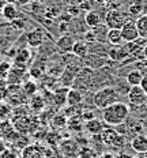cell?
Wrapping results in <instances>:
<instances>
[{"instance_id":"5bb4252c","label":"cell","mask_w":147,"mask_h":158,"mask_svg":"<svg viewBox=\"0 0 147 158\" xmlns=\"http://www.w3.org/2000/svg\"><path fill=\"white\" fill-rule=\"evenodd\" d=\"M84 23L89 29H93L98 26L100 23H104V16H101V14L97 11V10H90V11L86 12V15H84Z\"/></svg>"},{"instance_id":"4dcf8cb0","label":"cell","mask_w":147,"mask_h":158,"mask_svg":"<svg viewBox=\"0 0 147 158\" xmlns=\"http://www.w3.org/2000/svg\"><path fill=\"white\" fill-rule=\"evenodd\" d=\"M61 14V10L57 7V6H52V7H48L47 10H45V16H47L48 19H53V18H56V16H60Z\"/></svg>"},{"instance_id":"60d3db41","label":"cell","mask_w":147,"mask_h":158,"mask_svg":"<svg viewBox=\"0 0 147 158\" xmlns=\"http://www.w3.org/2000/svg\"><path fill=\"white\" fill-rule=\"evenodd\" d=\"M133 158H147V154H138V156Z\"/></svg>"},{"instance_id":"d6a6232c","label":"cell","mask_w":147,"mask_h":158,"mask_svg":"<svg viewBox=\"0 0 147 158\" xmlns=\"http://www.w3.org/2000/svg\"><path fill=\"white\" fill-rule=\"evenodd\" d=\"M55 123V126L57 127H64L65 124H67V117L64 116V114H57L56 117H53V120H52Z\"/></svg>"},{"instance_id":"3957f363","label":"cell","mask_w":147,"mask_h":158,"mask_svg":"<svg viewBox=\"0 0 147 158\" xmlns=\"http://www.w3.org/2000/svg\"><path fill=\"white\" fill-rule=\"evenodd\" d=\"M128 15L124 14L120 10H109L106 11L105 18H104V23L109 29H121L124 23L128 21Z\"/></svg>"},{"instance_id":"f1b7e54d","label":"cell","mask_w":147,"mask_h":158,"mask_svg":"<svg viewBox=\"0 0 147 158\" xmlns=\"http://www.w3.org/2000/svg\"><path fill=\"white\" fill-rule=\"evenodd\" d=\"M45 106V102H44V100H42V97L41 95H33L31 97V100H30V108L33 110H35V112H40L42 108Z\"/></svg>"},{"instance_id":"9c48e42d","label":"cell","mask_w":147,"mask_h":158,"mask_svg":"<svg viewBox=\"0 0 147 158\" xmlns=\"http://www.w3.org/2000/svg\"><path fill=\"white\" fill-rule=\"evenodd\" d=\"M106 127V124L104 123L100 118H91V120H87L86 123L83 124V130L86 131L89 135H93V136H97L104 131V128Z\"/></svg>"},{"instance_id":"e0dca14e","label":"cell","mask_w":147,"mask_h":158,"mask_svg":"<svg viewBox=\"0 0 147 158\" xmlns=\"http://www.w3.org/2000/svg\"><path fill=\"white\" fill-rule=\"evenodd\" d=\"M71 53L75 55L79 59H84L87 55H89V45H87V42L83 41V40H76V41L74 42V47H72Z\"/></svg>"},{"instance_id":"83f0119b","label":"cell","mask_w":147,"mask_h":158,"mask_svg":"<svg viewBox=\"0 0 147 158\" xmlns=\"http://www.w3.org/2000/svg\"><path fill=\"white\" fill-rule=\"evenodd\" d=\"M38 86L34 81H26L23 85V93L25 95H29V97H33V95L37 94Z\"/></svg>"},{"instance_id":"d4e9b609","label":"cell","mask_w":147,"mask_h":158,"mask_svg":"<svg viewBox=\"0 0 147 158\" xmlns=\"http://www.w3.org/2000/svg\"><path fill=\"white\" fill-rule=\"evenodd\" d=\"M68 90H70L68 87H63V89H57V90H55L53 100H55V104H56L59 108L63 106L64 104H67V93H68Z\"/></svg>"},{"instance_id":"7402d4cb","label":"cell","mask_w":147,"mask_h":158,"mask_svg":"<svg viewBox=\"0 0 147 158\" xmlns=\"http://www.w3.org/2000/svg\"><path fill=\"white\" fill-rule=\"evenodd\" d=\"M96 35V40L98 42H104V44H108V31H109V27L105 23H100L98 26L91 29Z\"/></svg>"},{"instance_id":"f546056e","label":"cell","mask_w":147,"mask_h":158,"mask_svg":"<svg viewBox=\"0 0 147 158\" xmlns=\"http://www.w3.org/2000/svg\"><path fill=\"white\" fill-rule=\"evenodd\" d=\"M10 27L12 29V30H18V31H22L25 30L26 27H27V22H26V19L23 16H21V18L15 19V21L10 22Z\"/></svg>"},{"instance_id":"5b68a950","label":"cell","mask_w":147,"mask_h":158,"mask_svg":"<svg viewBox=\"0 0 147 158\" xmlns=\"http://www.w3.org/2000/svg\"><path fill=\"white\" fill-rule=\"evenodd\" d=\"M120 31H121L124 42L135 41V40H138L140 37L139 31H138V27H136V23H135L133 19H128V21L124 23L123 27L120 29Z\"/></svg>"},{"instance_id":"8d00e7d4","label":"cell","mask_w":147,"mask_h":158,"mask_svg":"<svg viewBox=\"0 0 147 158\" xmlns=\"http://www.w3.org/2000/svg\"><path fill=\"white\" fill-rule=\"evenodd\" d=\"M100 158H116V154H113V153H110V151H108V153H104Z\"/></svg>"},{"instance_id":"cb8c5ba5","label":"cell","mask_w":147,"mask_h":158,"mask_svg":"<svg viewBox=\"0 0 147 158\" xmlns=\"http://www.w3.org/2000/svg\"><path fill=\"white\" fill-rule=\"evenodd\" d=\"M23 72H25V68H19V67H12L10 68L8 71V75H7V82L8 83H18L19 81L22 79V77H23Z\"/></svg>"},{"instance_id":"74e56055","label":"cell","mask_w":147,"mask_h":158,"mask_svg":"<svg viewBox=\"0 0 147 158\" xmlns=\"http://www.w3.org/2000/svg\"><path fill=\"white\" fill-rule=\"evenodd\" d=\"M142 12H143V15H147V0H143L142 2Z\"/></svg>"},{"instance_id":"d6986e66","label":"cell","mask_w":147,"mask_h":158,"mask_svg":"<svg viewBox=\"0 0 147 158\" xmlns=\"http://www.w3.org/2000/svg\"><path fill=\"white\" fill-rule=\"evenodd\" d=\"M61 151L65 154L67 157H75L79 153V146L78 143L72 139H67L61 143Z\"/></svg>"},{"instance_id":"7a4b0ae2","label":"cell","mask_w":147,"mask_h":158,"mask_svg":"<svg viewBox=\"0 0 147 158\" xmlns=\"http://www.w3.org/2000/svg\"><path fill=\"white\" fill-rule=\"evenodd\" d=\"M121 98L123 97L117 93V90L113 86H106L97 90L96 93H93V105L102 110L105 108L110 106V105L120 102Z\"/></svg>"},{"instance_id":"ba28073f","label":"cell","mask_w":147,"mask_h":158,"mask_svg":"<svg viewBox=\"0 0 147 158\" xmlns=\"http://www.w3.org/2000/svg\"><path fill=\"white\" fill-rule=\"evenodd\" d=\"M31 61V52L29 48H21L18 51V53L14 56V65L15 67H19V68H25L29 65V63Z\"/></svg>"},{"instance_id":"484cf974","label":"cell","mask_w":147,"mask_h":158,"mask_svg":"<svg viewBox=\"0 0 147 158\" xmlns=\"http://www.w3.org/2000/svg\"><path fill=\"white\" fill-rule=\"evenodd\" d=\"M135 23L140 37L147 38V15H140L139 18L135 19Z\"/></svg>"},{"instance_id":"ac0fdd59","label":"cell","mask_w":147,"mask_h":158,"mask_svg":"<svg viewBox=\"0 0 147 158\" xmlns=\"http://www.w3.org/2000/svg\"><path fill=\"white\" fill-rule=\"evenodd\" d=\"M117 131L114 130V127H109L106 126L105 128H104V131L100 134V138L101 140H102V143L105 144V146H112V143L114 142V139L117 138Z\"/></svg>"},{"instance_id":"e575fe53","label":"cell","mask_w":147,"mask_h":158,"mask_svg":"<svg viewBox=\"0 0 147 158\" xmlns=\"http://www.w3.org/2000/svg\"><path fill=\"white\" fill-rule=\"evenodd\" d=\"M140 87L143 89V91L147 94V74L143 77V79H142V82H140Z\"/></svg>"},{"instance_id":"4fadbf2b","label":"cell","mask_w":147,"mask_h":158,"mask_svg":"<svg viewBox=\"0 0 147 158\" xmlns=\"http://www.w3.org/2000/svg\"><path fill=\"white\" fill-rule=\"evenodd\" d=\"M89 45V55H96L100 56V57L108 59V55H109V44H104V42H90Z\"/></svg>"},{"instance_id":"8fae6325","label":"cell","mask_w":147,"mask_h":158,"mask_svg":"<svg viewBox=\"0 0 147 158\" xmlns=\"http://www.w3.org/2000/svg\"><path fill=\"white\" fill-rule=\"evenodd\" d=\"M131 149L136 154H147V135L139 134L131 139Z\"/></svg>"},{"instance_id":"7c38bea8","label":"cell","mask_w":147,"mask_h":158,"mask_svg":"<svg viewBox=\"0 0 147 158\" xmlns=\"http://www.w3.org/2000/svg\"><path fill=\"white\" fill-rule=\"evenodd\" d=\"M2 16L8 22H12L15 19L23 16V14L21 12V10L18 8V6L14 4V3H7L4 6V8L2 10Z\"/></svg>"},{"instance_id":"9a60e30c","label":"cell","mask_w":147,"mask_h":158,"mask_svg":"<svg viewBox=\"0 0 147 158\" xmlns=\"http://www.w3.org/2000/svg\"><path fill=\"white\" fill-rule=\"evenodd\" d=\"M84 100V95L80 90H76V89H70L67 93V105L68 106H79L82 105Z\"/></svg>"},{"instance_id":"f35d334b","label":"cell","mask_w":147,"mask_h":158,"mask_svg":"<svg viewBox=\"0 0 147 158\" xmlns=\"http://www.w3.org/2000/svg\"><path fill=\"white\" fill-rule=\"evenodd\" d=\"M7 3H8L7 0H0V14H2V10L4 8V6L7 4Z\"/></svg>"},{"instance_id":"ab89813d","label":"cell","mask_w":147,"mask_h":158,"mask_svg":"<svg viewBox=\"0 0 147 158\" xmlns=\"http://www.w3.org/2000/svg\"><path fill=\"white\" fill-rule=\"evenodd\" d=\"M143 56H145V59L147 60V44H146V47L143 48Z\"/></svg>"},{"instance_id":"1f68e13d","label":"cell","mask_w":147,"mask_h":158,"mask_svg":"<svg viewBox=\"0 0 147 158\" xmlns=\"http://www.w3.org/2000/svg\"><path fill=\"white\" fill-rule=\"evenodd\" d=\"M83 41H86L87 44H90V42H96V35H94V33L91 29H87V30H84L83 33Z\"/></svg>"},{"instance_id":"4316f807","label":"cell","mask_w":147,"mask_h":158,"mask_svg":"<svg viewBox=\"0 0 147 158\" xmlns=\"http://www.w3.org/2000/svg\"><path fill=\"white\" fill-rule=\"evenodd\" d=\"M128 15L132 18H139L140 15H143L142 12V2H133L128 6Z\"/></svg>"},{"instance_id":"44dd1931","label":"cell","mask_w":147,"mask_h":158,"mask_svg":"<svg viewBox=\"0 0 147 158\" xmlns=\"http://www.w3.org/2000/svg\"><path fill=\"white\" fill-rule=\"evenodd\" d=\"M112 86L117 90V93H119L121 97H127V94H128L131 86L128 85V82L125 81V78H121V77H116L114 79L113 85Z\"/></svg>"},{"instance_id":"2e32d148","label":"cell","mask_w":147,"mask_h":158,"mask_svg":"<svg viewBox=\"0 0 147 158\" xmlns=\"http://www.w3.org/2000/svg\"><path fill=\"white\" fill-rule=\"evenodd\" d=\"M128 53H127L124 45H117V47H110L109 49V55H108V59L110 61H121L125 57H128Z\"/></svg>"},{"instance_id":"277c9868","label":"cell","mask_w":147,"mask_h":158,"mask_svg":"<svg viewBox=\"0 0 147 158\" xmlns=\"http://www.w3.org/2000/svg\"><path fill=\"white\" fill-rule=\"evenodd\" d=\"M127 100L131 106H142L147 100V94L140 86H131L128 94H127Z\"/></svg>"},{"instance_id":"836d02e7","label":"cell","mask_w":147,"mask_h":158,"mask_svg":"<svg viewBox=\"0 0 147 158\" xmlns=\"http://www.w3.org/2000/svg\"><path fill=\"white\" fill-rule=\"evenodd\" d=\"M10 71V64L8 63H0V79H6Z\"/></svg>"},{"instance_id":"603a6c76","label":"cell","mask_w":147,"mask_h":158,"mask_svg":"<svg viewBox=\"0 0 147 158\" xmlns=\"http://www.w3.org/2000/svg\"><path fill=\"white\" fill-rule=\"evenodd\" d=\"M108 44L112 45V47H117V45L124 44L120 29H109V31H108Z\"/></svg>"},{"instance_id":"d590c367","label":"cell","mask_w":147,"mask_h":158,"mask_svg":"<svg viewBox=\"0 0 147 158\" xmlns=\"http://www.w3.org/2000/svg\"><path fill=\"white\" fill-rule=\"evenodd\" d=\"M116 158H133V156H131L128 153H124V151H120V153L116 156Z\"/></svg>"},{"instance_id":"ffe728a7","label":"cell","mask_w":147,"mask_h":158,"mask_svg":"<svg viewBox=\"0 0 147 158\" xmlns=\"http://www.w3.org/2000/svg\"><path fill=\"white\" fill-rule=\"evenodd\" d=\"M143 77H145V74L139 68H133L125 75V81L128 82L129 86H140V82H142Z\"/></svg>"},{"instance_id":"30bf717a","label":"cell","mask_w":147,"mask_h":158,"mask_svg":"<svg viewBox=\"0 0 147 158\" xmlns=\"http://www.w3.org/2000/svg\"><path fill=\"white\" fill-rule=\"evenodd\" d=\"M109 59H104V57H100V56H96V55H87L84 59H82L83 61V67H87L93 71H97L100 68H102L104 65L108 63Z\"/></svg>"},{"instance_id":"6da1fadb","label":"cell","mask_w":147,"mask_h":158,"mask_svg":"<svg viewBox=\"0 0 147 158\" xmlns=\"http://www.w3.org/2000/svg\"><path fill=\"white\" fill-rule=\"evenodd\" d=\"M131 114L129 105L120 101L102 109V121L109 127H117L123 124Z\"/></svg>"},{"instance_id":"7bdbcfd3","label":"cell","mask_w":147,"mask_h":158,"mask_svg":"<svg viewBox=\"0 0 147 158\" xmlns=\"http://www.w3.org/2000/svg\"><path fill=\"white\" fill-rule=\"evenodd\" d=\"M0 18H2V14H0Z\"/></svg>"},{"instance_id":"52a82bcc","label":"cell","mask_w":147,"mask_h":158,"mask_svg":"<svg viewBox=\"0 0 147 158\" xmlns=\"http://www.w3.org/2000/svg\"><path fill=\"white\" fill-rule=\"evenodd\" d=\"M76 41L71 34H63L60 35V38L56 41V49H57V53L65 55V53H71L74 47V42Z\"/></svg>"},{"instance_id":"8992f818","label":"cell","mask_w":147,"mask_h":158,"mask_svg":"<svg viewBox=\"0 0 147 158\" xmlns=\"http://www.w3.org/2000/svg\"><path fill=\"white\" fill-rule=\"evenodd\" d=\"M26 44L30 48H40L45 42V33L41 29H33L25 34Z\"/></svg>"},{"instance_id":"b9f144b4","label":"cell","mask_w":147,"mask_h":158,"mask_svg":"<svg viewBox=\"0 0 147 158\" xmlns=\"http://www.w3.org/2000/svg\"><path fill=\"white\" fill-rule=\"evenodd\" d=\"M143 106H145V109L147 110V100H146V102H145V105H143Z\"/></svg>"}]
</instances>
